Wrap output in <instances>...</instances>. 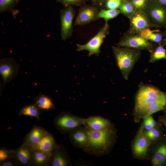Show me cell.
<instances>
[{
    "label": "cell",
    "mask_w": 166,
    "mask_h": 166,
    "mask_svg": "<svg viewBox=\"0 0 166 166\" xmlns=\"http://www.w3.org/2000/svg\"><path fill=\"white\" fill-rule=\"evenodd\" d=\"M85 126L88 141L83 151L90 155L98 157L110 153L117 141V130L113 123L99 130H95Z\"/></svg>",
    "instance_id": "6da1fadb"
},
{
    "label": "cell",
    "mask_w": 166,
    "mask_h": 166,
    "mask_svg": "<svg viewBox=\"0 0 166 166\" xmlns=\"http://www.w3.org/2000/svg\"><path fill=\"white\" fill-rule=\"evenodd\" d=\"M112 47L117 66L124 78L128 80L134 65L141 56L140 50L113 45Z\"/></svg>",
    "instance_id": "7a4b0ae2"
},
{
    "label": "cell",
    "mask_w": 166,
    "mask_h": 166,
    "mask_svg": "<svg viewBox=\"0 0 166 166\" xmlns=\"http://www.w3.org/2000/svg\"><path fill=\"white\" fill-rule=\"evenodd\" d=\"M161 92L158 88L153 85L140 84L135 98L133 113L135 122H139L141 114Z\"/></svg>",
    "instance_id": "3957f363"
},
{
    "label": "cell",
    "mask_w": 166,
    "mask_h": 166,
    "mask_svg": "<svg viewBox=\"0 0 166 166\" xmlns=\"http://www.w3.org/2000/svg\"><path fill=\"white\" fill-rule=\"evenodd\" d=\"M110 26L108 22L105 21L104 26L97 34L86 43L81 45L77 44V50L81 51L87 50L88 56H98L100 53V48L104 39L109 33Z\"/></svg>",
    "instance_id": "277c9868"
},
{
    "label": "cell",
    "mask_w": 166,
    "mask_h": 166,
    "mask_svg": "<svg viewBox=\"0 0 166 166\" xmlns=\"http://www.w3.org/2000/svg\"><path fill=\"white\" fill-rule=\"evenodd\" d=\"M84 119L69 112H62L56 117L54 123L61 133H69L77 127L84 125Z\"/></svg>",
    "instance_id": "5b68a950"
},
{
    "label": "cell",
    "mask_w": 166,
    "mask_h": 166,
    "mask_svg": "<svg viewBox=\"0 0 166 166\" xmlns=\"http://www.w3.org/2000/svg\"><path fill=\"white\" fill-rule=\"evenodd\" d=\"M151 144L145 136L141 125L131 143L133 157L138 160H149V149Z\"/></svg>",
    "instance_id": "8992f818"
},
{
    "label": "cell",
    "mask_w": 166,
    "mask_h": 166,
    "mask_svg": "<svg viewBox=\"0 0 166 166\" xmlns=\"http://www.w3.org/2000/svg\"><path fill=\"white\" fill-rule=\"evenodd\" d=\"M153 43L142 38L139 34L127 33L120 39L116 46L140 50H145L151 53L156 48Z\"/></svg>",
    "instance_id": "52a82bcc"
},
{
    "label": "cell",
    "mask_w": 166,
    "mask_h": 166,
    "mask_svg": "<svg viewBox=\"0 0 166 166\" xmlns=\"http://www.w3.org/2000/svg\"><path fill=\"white\" fill-rule=\"evenodd\" d=\"M129 18L130 27L127 33L129 34H139L145 28L156 27L144 11L136 10Z\"/></svg>",
    "instance_id": "ba28073f"
},
{
    "label": "cell",
    "mask_w": 166,
    "mask_h": 166,
    "mask_svg": "<svg viewBox=\"0 0 166 166\" xmlns=\"http://www.w3.org/2000/svg\"><path fill=\"white\" fill-rule=\"evenodd\" d=\"M149 160L153 166H166V137L150 145Z\"/></svg>",
    "instance_id": "9c48e42d"
},
{
    "label": "cell",
    "mask_w": 166,
    "mask_h": 166,
    "mask_svg": "<svg viewBox=\"0 0 166 166\" xmlns=\"http://www.w3.org/2000/svg\"><path fill=\"white\" fill-rule=\"evenodd\" d=\"M19 65L12 58H4L0 61V73L4 88L18 75Z\"/></svg>",
    "instance_id": "30bf717a"
},
{
    "label": "cell",
    "mask_w": 166,
    "mask_h": 166,
    "mask_svg": "<svg viewBox=\"0 0 166 166\" xmlns=\"http://www.w3.org/2000/svg\"><path fill=\"white\" fill-rule=\"evenodd\" d=\"M74 16L75 11L71 6L65 7L61 11V37L63 41H65L72 35Z\"/></svg>",
    "instance_id": "8fae6325"
},
{
    "label": "cell",
    "mask_w": 166,
    "mask_h": 166,
    "mask_svg": "<svg viewBox=\"0 0 166 166\" xmlns=\"http://www.w3.org/2000/svg\"><path fill=\"white\" fill-rule=\"evenodd\" d=\"M144 11L156 27H166V6L156 2L146 8Z\"/></svg>",
    "instance_id": "7c38bea8"
},
{
    "label": "cell",
    "mask_w": 166,
    "mask_h": 166,
    "mask_svg": "<svg viewBox=\"0 0 166 166\" xmlns=\"http://www.w3.org/2000/svg\"><path fill=\"white\" fill-rule=\"evenodd\" d=\"M32 150L31 147L23 143L13 150V158L18 165L32 166Z\"/></svg>",
    "instance_id": "4fadbf2b"
},
{
    "label": "cell",
    "mask_w": 166,
    "mask_h": 166,
    "mask_svg": "<svg viewBox=\"0 0 166 166\" xmlns=\"http://www.w3.org/2000/svg\"><path fill=\"white\" fill-rule=\"evenodd\" d=\"M99 11L97 9L91 6L81 8L76 18L74 25H86L98 19L97 14Z\"/></svg>",
    "instance_id": "5bb4252c"
},
{
    "label": "cell",
    "mask_w": 166,
    "mask_h": 166,
    "mask_svg": "<svg viewBox=\"0 0 166 166\" xmlns=\"http://www.w3.org/2000/svg\"><path fill=\"white\" fill-rule=\"evenodd\" d=\"M69 138L71 143L74 147L84 148L87 145L88 141L85 126L78 127L70 132Z\"/></svg>",
    "instance_id": "9a60e30c"
},
{
    "label": "cell",
    "mask_w": 166,
    "mask_h": 166,
    "mask_svg": "<svg viewBox=\"0 0 166 166\" xmlns=\"http://www.w3.org/2000/svg\"><path fill=\"white\" fill-rule=\"evenodd\" d=\"M57 144L53 135L48 132L38 143L31 148L33 150L40 151L52 156Z\"/></svg>",
    "instance_id": "2e32d148"
},
{
    "label": "cell",
    "mask_w": 166,
    "mask_h": 166,
    "mask_svg": "<svg viewBox=\"0 0 166 166\" xmlns=\"http://www.w3.org/2000/svg\"><path fill=\"white\" fill-rule=\"evenodd\" d=\"M71 163L69 157L65 147L57 144L52 156L50 166H71Z\"/></svg>",
    "instance_id": "e0dca14e"
},
{
    "label": "cell",
    "mask_w": 166,
    "mask_h": 166,
    "mask_svg": "<svg viewBox=\"0 0 166 166\" xmlns=\"http://www.w3.org/2000/svg\"><path fill=\"white\" fill-rule=\"evenodd\" d=\"M166 105V94L162 92L141 114L139 117V120L159 111L163 110Z\"/></svg>",
    "instance_id": "ac0fdd59"
},
{
    "label": "cell",
    "mask_w": 166,
    "mask_h": 166,
    "mask_svg": "<svg viewBox=\"0 0 166 166\" xmlns=\"http://www.w3.org/2000/svg\"><path fill=\"white\" fill-rule=\"evenodd\" d=\"M47 132L44 128L34 125L25 137L23 143L32 147L38 143Z\"/></svg>",
    "instance_id": "d6986e66"
},
{
    "label": "cell",
    "mask_w": 166,
    "mask_h": 166,
    "mask_svg": "<svg viewBox=\"0 0 166 166\" xmlns=\"http://www.w3.org/2000/svg\"><path fill=\"white\" fill-rule=\"evenodd\" d=\"M146 28L142 30L139 34L144 38L153 43L164 45L166 44L163 32L159 30H151Z\"/></svg>",
    "instance_id": "ffe728a7"
},
{
    "label": "cell",
    "mask_w": 166,
    "mask_h": 166,
    "mask_svg": "<svg viewBox=\"0 0 166 166\" xmlns=\"http://www.w3.org/2000/svg\"><path fill=\"white\" fill-rule=\"evenodd\" d=\"M85 125L95 130L106 128L112 123L108 119L100 116H91L84 119Z\"/></svg>",
    "instance_id": "44dd1931"
},
{
    "label": "cell",
    "mask_w": 166,
    "mask_h": 166,
    "mask_svg": "<svg viewBox=\"0 0 166 166\" xmlns=\"http://www.w3.org/2000/svg\"><path fill=\"white\" fill-rule=\"evenodd\" d=\"M34 103L41 111H49L55 109L54 103L51 97L41 93L34 98Z\"/></svg>",
    "instance_id": "7402d4cb"
},
{
    "label": "cell",
    "mask_w": 166,
    "mask_h": 166,
    "mask_svg": "<svg viewBox=\"0 0 166 166\" xmlns=\"http://www.w3.org/2000/svg\"><path fill=\"white\" fill-rule=\"evenodd\" d=\"M52 157V156L47 153L40 151L33 150L32 166H50Z\"/></svg>",
    "instance_id": "603a6c76"
},
{
    "label": "cell",
    "mask_w": 166,
    "mask_h": 166,
    "mask_svg": "<svg viewBox=\"0 0 166 166\" xmlns=\"http://www.w3.org/2000/svg\"><path fill=\"white\" fill-rule=\"evenodd\" d=\"M162 125L160 122L158 125L150 130H143L145 136L151 144L159 141L166 137L164 134Z\"/></svg>",
    "instance_id": "cb8c5ba5"
},
{
    "label": "cell",
    "mask_w": 166,
    "mask_h": 166,
    "mask_svg": "<svg viewBox=\"0 0 166 166\" xmlns=\"http://www.w3.org/2000/svg\"><path fill=\"white\" fill-rule=\"evenodd\" d=\"M41 111L34 103L26 105L22 108L18 112V116H28L39 119L40 114L41 113Z\"/></svg>",
    "instance_id": "d4e9b609"
},
{
    "label": "cell",
    "mask_w": 166,
    "mask_h": 166,
    "mask_svg": "<svg viewBox=\"0 0 166 166\" xmlns=\"http://www.w3.org/2000/svg\"><path fill=\"white\" fill-rule=\"evenodd\" d=\"M164 45L158 44V45L150 53L149 60L150 62L154 63L161 59H166V51L164 47Z\"/></svg>",
    "instance_id": "484cf974"
},
{
    "label": "cell",
    "mask_w": 166,
    "mask_h": 166,
    "mask_svg": "<svg viewBox=\"0 0 166 166\" xmlns=\"http://www.w3.org/2000/svg\"><path fill=\"white\" fill-rule=\"evenodd\" d=\"M121 13L119 9H102L99 11L97 14V18H103L105 21L117 17L119 14Z\"/></svg>",
    "instance_id": "4316f807"
},
{
    "label": "cell",
    "mask_w": 166,
    "mask_h": 166,
    "mask_svg": "<svg viewBox=\"0 0 166 166\" xmlns=\"http://www.w3.org/2000/svg\"><path fill=\"white\" fill-rule=\"evenodd\" d=\"M119 9L121 13L128 18L136 11L131 2L124 0H122Z\"/></svg>",
    "instance_id": "83f0119b"
},
{
    "label": "cell",
    "mask_w": 166,
    "mask_h": 166,
    "mask_svg": "<svg viewBox=\"0 0 166 166\" xmlns=\"http://www.w3.org/2000/svg\"><path fill=\"white\" fill-rule=\"evenodd\" d=\"M160 123L158 121H156L153 118L152 115H151L143 118V121L141 125L143 130H149L158 125Z\"/></svg>",
    "instance_id": "f1b7e54d"
},
{
    "label": "cell",
    "mask_w": 166,
    "mask_h": 166,
    "mask_svg": "<svg viewBox=\"0 0 166 166\" xmlns=\"http://www.w3.org/2000/svg\"><path fill=\"white\" fill-rule=\"evenodd\" d=\"M19 0H0V12L2 13L11 10L18 3Z\"/></svg>",
    "instance_id": "f546056e"
},
{
    "label": "cell",
    "mask_w": 166,
    "mask_h": 166,
    "mask_svg": "<svg viewBox=\"0 0 166 166\" xmlns=\"http://www.w3.org/2000/svg\"><path fill=\"white\" fill-rule=\"evenodd\" d=\"M13 150L6 148L1 147L0 149V163L10 158H13Z\"/></svg>",
    "instance_id": "4dcf8cb0"
},
{
    "label": "cell",
    "mask_w": 166,
    "mask_h": 166,
    "mask_svg": "<svg viewBox=\"0 0 166 166\" xmlns=\"http://www.w3.org/2000/svg\"><path fill=\"white\" fill-rule=\"evenodd\" d=\"M147 0H131V2L136 10L145 11Z\"/></svg>",
    "instance_id": "1f68e13d"
},
{
    "label": "cell",
    "mask_w": 166,
    "mask_h": 166,
    "mask_svg": "<svg viewBox=\"0 0 166 166\" xmlns=\"http://www.w3.org/2000/svg\"><path fill=\"white\" fill-rule=\"evenodd\" d=\"M122 0H107L105 3V6L108 9H118L121 4Z\"/></svg>",
    "instance_id": "d6a6232c"
},
{
    "label": "cell",
    "mask_w": 166,
    "mask_h": 166,
    "mask_svg": "<svg viewBox=\"0 0 166 166\" xmlns=\"http://www.w3.org/2000/svg\"><path fill=\"white\" fill-rule=\"evenodd\" d=\"M58 2L61 3L65 7L72 5L78 4L83 0H57Z\"/></svg>",
    "instance_id": "836d02e7"
},
{
    "label": "cell",
    "mask_w": 166,
    "mask_h": 166,
    "mask_svg": "<svg viewBox=\"0 0 166 166\" xmlns=\"http://www.w3.org/2000/svg\"><path fill=\"white\" fill-rule=\"evenodd\" d=\"M0 166H16L18 165L13 158L9 159L0 163Z\"/></svg>",
    "instance_id": "e575fe53"
},
{
    "label": "cell",
    "mask_w": 166,
    "mask_h": 166,
    "mask_svg": "<svg viewBox=\"0 0 166 166\" xmlns=\"http://www.w3.org/2000/svg\"><path fill=\"white\" fill-rule=\"evenodd\" d=\"M158 121L166 128V114L160 116L158 117Z\"/></svg>",
    "instance_id": "d590c367"
},
{
    "label": "cell",
    "mask_w": 166,
    "mask_h": 166,
    "mask_svg": "<svg viewBox=\"0 0 166 166\" xmlns=\"http://www.w3.org/2000/svg\"><path fill=\"white\" fill-rule=\"evenodd\" d=\"M156 2L161 5L166 6V0H156Z\"/></svg>",
    "instance_id": "8d00e7d4"
},
{
    "label": "cell",
    "mask_w": 166,
    "mask_h": 166,
    "mask_svg": "<svg viewBox=\"0 0 166 166\" xmlns=\"http://www.w3.org/2000/svg\"><path fill=\"white\" fill-rule=\"evenodd\" d=\"M165 28H166V30H165V31L163 32V34H164V38L166 42V27H165Z\"/></svg>",
    "instance_id": "74e56055"
},
{
    "label": "cell",
    "mask_w": 166,
    "mask_h": 166,
    "mask_svg": "<svg viewBox=\"0 0 166 166\" xmlns=\"http://www.w3.org/2000/svg\"><path fill=\"white\" fill-rule=\"evenodd\" d=\"M163 111H164V113L165 114H166V105L165 106Z\"/></svg>",
    "instance_id": "f35d334b"
},
{
    "label": "cell",
    "mask_w": 166,
    "mask_h": 166,
    "mask_svg": "<svg viewBox=\"0 0 166 166\" xmlns=\"http://www.w3.org/2000/svg\"><path fill=\"white\" fill-rule=\"evenodd\" d=\"M105 0H99V1L100 2H102Z\"/></svg>",
    "instance_id": "ab89813d"
},
{
    "label": "cell",
    "mask_w": 166,
    "mask_h": 166,
    "mask_svg": "<svg viewBox=\"0 0 166 166\" xmlns=\"http://www.w3.org/2000/svg\"><path fill=\"white\" fill-rule=\"evenodd\" d=\"M91 0L94 2H95V1H96V0Z\"/></svg>",
    "instance_id": "60d3db41"
}]
</instances>
